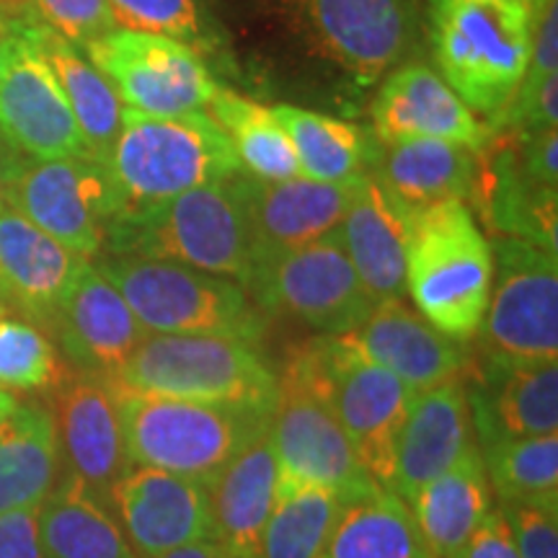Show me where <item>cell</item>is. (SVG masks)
Here are the masks:
<instances>
[{"mask_svg": "<svg viewBox=\"0 0 558 558\" xmlns=\"http://www.w3.org/2000/svg\"><path fill=\"white\" fill-rule=\"evenodd\" d=\"M262 311H282L324 337H344L375 308L349 262L339 230L279 256L248 282Z\"/></svg>", "mask_w": 558, "mask_h": 558, "instance_id": "cell-13", "label": "cell"}, {"mask_svg": "<svg viewBox=\"0 0 558 558\" xmlns=\"http://www.w3.org/2000/svg\"><path fill=\"white\" fill-rule=\"evenodd\" d=\"M512 527L520 558H558V509L499 505Z\"/></svg>", "mask_w": 558, "mask_h": 558, "instance_id": "cell-41", "label": "cell"}, {"mask_svg": "<svg viewBox=\"0 0 558 558\" xmlns=\"http://www.w3.org/2000/svg\"><path fill=\"white\" fill-rule=\"evenodd\" d=\"M486 163L478 158L476 184L484 220L505 239L530 241L558 254V199L554 186H543L522 169L514 140H488Z\"/></svg>", "mask_w": 558, "mask_h": 558, "instance_id": "cell-27", "label": "cell"}, {"mask_svg": "<svg viewBox=\"0 0 558 558\" xmlns=\"http://www.w3.org/2000/svg\"><path fill=\"white\" fill-rule=\"evenodd\" d=\"M492 259V292L476 333L478 357L558 362V254L499 235Z\"/></svg>", "mask_w": 558, "mask_h": 558, "instance_id": "cell-9", "label": "cell"}, {"mask_svg": "<svg viewBox=\"0 0 558 558\" xmlns=\"http://www.w3.org/2000/svg\"><path fill=\"white\" fill-rule=\"evenodd\" d=\"M514 148L527 177L543 186L558 190V135L556 130L533 132V135H514Z\"/></svg>", "mask_w": 558, "mask_h": 558, "instance_id": "cell-44", "label": "cell"}, {"mask_svg": "<svg viewBox=\"0 0 558 558\" xmlns=\"http://www.w3.org/2000/svg\"><path fill=\"white\" fill-rule=\"evenodd\" d=\"M60 478V442L47 403L19 401L0 422V514L45 501Z\"/></svg>", "mask_w": 558, "mask_h": 558, "instance_id": "cell-29", "label": "cell"}, {"mask_svg": "<svg viewBox=\"0 0 558 558\" xmlns=\"http://www.w3.org/2000/svg\"><path fill=\"white\" fill-rule=\"evenodd\" d=\"M478 450L499 505L558 509V435L507 439Z\"/></svg>", "mask_w": 558, "mask_h": 558, "instance_id": "cell-37", "label": "cell"}, {"mask_svg": "<svg viewBox=\"0 0 558 558\" xmlns=\"http://www.w3.org/2000/svg\"><path fill=\"white\" fill-rule=\"evenodd\" d=\"M156 558H233V556H230L218 541L207 538V541L190 543V546L173 548V550H169V554L156 556Z\"/></svg>", "mask_w": 558, "mask_h": 558, "instance_id": "cell-45", "label": "cell"}, {"mask_svg": "<svg viewBox=\"0 0 558 558\" xmlns=\"http://www.w3.org/2000/svg\"><path fill=\"white\" fill-rule=\"evenodd\" d=\"M50 390V411L60 442V473L78 481L109 507L111 488L132 469L114 388L109 380L65 369Z\"/></svg>", "mask_w": 558, "mask_h": 558, "instance_id": "cell-16", "label": "cell"}, {"mask_svg": "<svg viewBox=\"0 0 558 558\" xmlns=\"http://www.w3.org/2000/svg\"><path fill=\"white\" fill-rule=\"evenodd\" d=\"M16 156H9V153L3 150V145H0V205L5 202V181H9V171H11V163Z\"/></svg>", "mask_w": 558, "mask_h": 558, "instance_id": "cell-47", "label": "cell"}, {"mask_svg": "<svg viewBox=\"0 0 558 558\" xmlns=\"http://www.w3.org/2000/svg\"><path fill=\"white\" fill-rule=\"evenodd\" d=\"M277 488L279 469L267 432L207 484L213 541H218L233 558H259L262 535L275 509Z\"/></svg>", "mask_w": 558, "mask_h": 558, "instance_id": "cell-28", "label": "cell"}, {"mask_svg": "<svg viewBox=\"0 0 558 558\" xmlns=\"http://www.w3.org/2000/svg\"><path fill=\"white\" fill-rule=\"evenodd\" d=\"M375 365L393 373L411 393H422L469 373L471 354L403 300L378 303L354 331L344 333Z\"/></svg>", "mask_w": 558, "mask_h": 558, "instance_id": "cell-21", "label": "cell"}, {"mask_svg": "<svg viewBox=\"0 0 558 558\" xmlns=\"http://www.w3.org/2000/svg\"><path fill=\"white\" fill-rule=\"evenodd\" d=\"M409 507L432 554L437 558L456 554L494 507L478 445L473 442L448 471L418 488Z\"/></svg>", "mask_w": 558, "mask_h": 558, "instance_id": "cell-30", "label": "cell"}, {"mask_svg": "<svg viewBox=\"0 0 558 558\" xmlns=\"http://www.w3.org/2000/svg\"><path fill=\"white\" fill-rule=\"evenodd\" d=\"M207 114L226 132L241 160V169H246L251 177L267 181L300 177L290 140L271 109L228 88H218L207 104Z\"/></svg>", "mask_w": 558, "mask_h": 558, "instance_id": "cell-35", "label": "cell"}, {"mask_svg": "<svg viewBox=\"0 0 558 558\" xmlns=\"http://www.w3.org/2000/svg\"><path fill=\"white\" fill-rule=\"evenodd\" d=\"M3 313H9V305H5V300L0 298V316H3Z\"/></svg>", "mask_w": 558, "mask_h": 558, "instance_id": "cell-50", "label": "cell"}, {"mask_svg": "<svg viewBox=\"0 0 558 558\" xmlns=\"http://www.w3.org/2000/svg\"><path fill=\"white\" fill-rule=\"evenodd\" d=\"M465 386L478 448L558 435V362L476 357Z\"/></svg>", "mask_w": 558, "mask_h": 558, "instance_id": "cell-19", "label": "cell"}, {"mask_svg": "<svg viewBox=\"0 0 558 558\" xmlns=\"http://www.w3.org/2000/svg\"><path fill=\"white\" fill-rule=\"evenodd\" d=\"M107 171L122 218L243 169L228 135L207 111L160 117L122 107Z\"/></svg>", "mask_w": 558, "mask_h": 558, "instance_id": "cell-3", "label": "cell"}, {"mask_svg": "<svg viewBox=\"0 0 558 558\" xmlns=\"http://www.w3.org/2000/svg\"><path fill=\"white\" fill-rule=\"evenodd\" d=\"M271 114L290 140L303 179L341 184L367 171L375 143L373 132L290 104L271 107Z\"/></svg>", "mask_w": 558, "mask_h": 558, "instance_id": "cell-34", "label": "cell"}, {"mask_svg": "<svg viewBox=\"0 0 558 558\" xmlns=\"http://www.w3.org/2000/svg\"><path fill=\"white\" fill-rule=\"evenodd\" d=\"M239 173L122 215L111 222L104 254L184 264L246 290L251 235Z\"/></svg>", "mask_w": 558, "mask_h": 558, "instance_id": "cell-1", "label": "cell"}, {"mask_svg": "<svg viewBox=\"0 0 558 558\" xmlns=\"http://www.w3.org/2000/svg\"><path fill=\"white\" fill-rule=\"evenodd\" d=\"M432 50L445 83L488 130L525 78L527 0H432Z\"/></svg>", "mask_w": 558, "mask_h": 558, "instance_id": "cell-5", "label": "cell"}, {"mask_svg": "<svg viewBox=\"0 0 558 558\" xmlns=\"http://www.w3.org/2000/svg\"><path fill=\"white\" fill-rule=\"evenodd\" d=\"M344 505L329 488L279 486L259 558H320Z\"/></svg>", "mask_w": 558, "mask_h": 558, "instance_id": "cell-36", "label": "cell"}, {"mask_svg": "<svg viewBox=\"0 0 558 558\" xmlns=\"http://www.w3.org/2000/svg\"><path fill=\"white\" fill-rule=\"evenodd\" d=\"M450 558H520L512 538V527H509L499 505L492 507V512L476 527V533Z\"/></svg>", "mask_w": 558, "mask_h": 558, "instance_id": "cell-43", "label": "cell"}, {"mask_svg": "<svg viewBox=\"0 0 558 558\" xmlns=\"http://www.w3.org/2000/svg\"><path fill=\"white\" fill-rule=\"evenodd\" d=\"M34 41L73 109L88 156L107 166L122 128V101L114 86L104 78L81 47L47 29L41 21H34Z\"/></svg>", "mask_w": 558, "mask_h": 558, "instance_id": "cell-31", "label": "cell"}, {"mask_svg": "<svg viewBox=\"0 0 558 558\" xmlns=\"http://www.w3.org/2000/svg\"><path fill=\"white\" fill-rule=\"evenodd\" d=\"M284 19L318 58L373 86L414 37L411 0H282Z\"/></svg>", "mask_w": 558, "mask_h": 558, "instance_id": "cell-14", "label": "cell"}, {"mask_svg": "<svg viewBox=\"0 0 558 558\" xmlns=\"http://www.w3.org/2000/svg\"><path fill=\"white\" fill-rule=\"evenodd\" d=\"M50 331L73 369L101 380H114L140 341L148 337L94 262L83 264L70 282Z\"/></svg>", "mask_w": 558, "mask_h": 558, "instance_id": "cell-20", "label": "cell"}, {"mask_svg": "<svg viewBox=\"0 0 558 558\" xmlns=\"http://www.w3.org/2000/svg\"><path fill=\"white\" fill-rule=\"evenodd\" d=\"M269 442L279 469V486L329 488L344 501L383 488L362 469L357 452L326 403L290 367L277 373Z\"/></svg>", "mask_w": 558, "mask_h": 558, "instance_id": "cell-11", "label": "cell"}, {"mask_svg": "<svg viewBox=\"0 0 558 558\" xmlns=\"http://www.w3.org/2000/svg\"><path fill=\"white\" fill-rule=\"evenodd\" d=\"M409 220L411 213L396 205L369 173L354 179L352 202L337 230L375 305L407 295Z\"/></svg>", "mask_w": 558, "mask_h": 558, "instance_id": "cell-25", "label": "cell"}, {"mask_svg": "<svg viewBox=\"0 0 558 558\" xmlns=\"http://www.w3.org/2000/svg\"><path fill=\"white\" fill-rule=\"evenodd\" d=\"M239 179L248 215L251 279L279 256L333 233L354 192V179L341 184L303 177L267 181L243 171Z\"/></svg>", "mask_w": 558, "mask_h": 558, "instance_id": "cell-17", "label": "cell"}, {"mask_svg": "<svg viewBox=\"0 0 558 558\" xmlns=\"http://www.w3.org/2000/svg\"><path fill=\"white\" fill-rule=\"evenodd\" d=\"M26 16H29V13H26ZM26 16H13V13L0 11V73H3L5 60H9L13 39H16V32H19V24Z\"/></svg>", "mask_w": 558, "mask_h": 558, "instance_id": "cell-46", "label": "cell"}, {"mask_svg": "<svg viewBox=\"0 0 558 558\" xmlns=\"http://www.w3.org/2000/svg\"><path fill=\"white\" fill-rule=\"evenodd\" d=\"M83 52L114 86L122 107L143 114L202 111L220 88L192 47L160 34L114 26Z\"/></svg>", "mask_w": 558, "mask_h": 558, "instance_id": "cell-12", "label": "cell"}, {"mask_svg": "<svg viewBox=\"0 0 558 558\" xmlns=\"http://www.w3.org/2000/svg\"><path fill=\"white\" fill-rule=\"evenodd\" d=\"M473 442L463 378L414 393L396 437L388 492L409 505L418 488L448 471Z\"/></svg>", "mask_w": 558, "mask_h": 558, "instance_id": "cell-22", "label": "cell"}, {"mask_svg": "<svg viewBox=\"0 0 558 558\" xmlns=\"http://www.w3.org/2000/svg\"><path fill=\"white\" fill-rule=\"evenodd\" d=\"M86 262L11 205H0V298L9 311L50 331L70 282Z\"/></svg>", "mask_w": 558, "mask_h": 558, "instance_id": "cell-24", "label": "cell"}, {"mask_svg": "<svg viewBox=\"0 0 558 558\" xmlns=\"http://www.w3.org/2000/svg\"><path fill=\"white\" fill-rule=\"evenodd\" d=\"M39 541L45 558H137L114 512L65 473L39 505Z\"/></svg>", "mask_w": 558, "mask_h": 558, "instance_id": "cell-32", "label": "cell"}, {"mask_svg": "<svg viewBox=\"0 0 558 558\" xmlns=\"http://www.w3.org/2000/svg\"><path fill=\"white\" fill-rule=\"evenodd\" d=\"M109 507L137 558L213 538L207 484L179 473L132 465L111 488Z\"/></svg>", "mask_w": 558, "mask_h": 558, "instance_id": "cell-18", "label": "cell"}, {"mask_svg": "<svg viewBox=\"0 0 558 558\" xmlns=\"http://www.w3.org/2000/svg\"><path fill=\"white\" fill-rule=\"evenodd\" d=\"M114 24L122 29L160 34L194 52H218L226 45L220 21L209 0H107Z\"/></svg>", "mask_w": 558, "mask_h": 558, "instance_id": "cell-38", "label": "cell"}, {"mask_svg": "<svg viewBox=\"0 0 558 558\" xmlns=\"http://www.w3.org/2000/svg\"><path fill=\"white\" fill-rule=\"evenodd\" d=\"M0 11L13 13V16H26V13H32V0H0Z\"/></svg>", "mask_w": 558, "mask_h": 558, "instance_id": "cell-48", "label": "cell"}, {"mask_svg": "<svg viewBox=\"0 0 558 558\" xmlns=\"http://www.w3.org/2000/svg\"><path fill=\"white\" fill-rule=\"evenodd\" d=\"M320 558H437L414 512L388 488L347 501Z\"/></svg>", "mask_w": 558, "mask_h": 558, "instance_id": "cell-33", "label": "cell"}, {"mask_svg": "<svg viewBox=\"0 0 558 558\" xmlns=\"http://www.w3.org/2000/svg\"><path fill=\"white\" fill-rule=\"evenodd\" d=\"M58 349L29 320L0 318V386L9 390L52 388L62 378Z\"/></svg>", "mask_w": 558, "mask_h": 558, "instance_id": "cell-39", "label": "cell"}, {"mask_svg": "<svg viewBox=\"0 0 558 558\" xmlns=\"http://www.w3.org/2000/svg\"><path fill=\"white\" fill-rule=\"evenodd\" d=\"M109 383L137 393L264 411L277 401L275 367L256 344L230 337L148 333Z\"/></svg>", "mask_w": 558, "mask_h": 558, "instance_id": "cell-8", "label": "cell"}, {"mask_svg": "<svg viewBox=\"0 0 558 558\" xmlns=\"http://www.w3.org/2000/svg\"><path fill=\"white\" fill-rule=\"evenodd\" d=\"M284 367L326 403L369 478L390 488L396 437L414 393L347 337L320 333L300 344Z\"/></svg>", "mask_w": 558, "mask_h": 558, "instance_id": "cell-6", "label": "cell"}, {"mask_svg": "<svg viewBox=\"0 0 558 558\" xmlns=\"http://www.w3.org/2000/svg\"><path fill=\"white\" fill-rule=\"evenodd\" d=\"M492 243L463 199L437 202L409 220L407 292L435 329L476 339L492 292Z\"/></svg>", "mask_w": 558, "mask_h": 558, "instance_id": "cell-4", "label": "cell"}, {"mask_svg": "<svg viewBox=\"0 0 558 558\" xmlns=\"http://www.w3.org/2000/svg\"><path fill=\"white\" fill-rule=\"evenodd\" d=\"M32 13L81 50L117 26L107 0H32Z\"/></svg>", "mask_w": 558, "mask_h": 558, "instance_id": "cell-40", "label": "cell"}, {"mask_svg": "<svg viewBox=\"0 0 558 558\" xmlns=\"http://www.w3.org/2000/svg\"><path fill=\"white\" fill-rule=\"evenodd\" d=\"M5 205L32 220L54 241L94 262L104 254L120 197L107 166L94 158H13Z\"/></svg>", "mask_w": 558, "mask_h": 558, "instance_id": "cell-10", "label": "cell"}, {"mask_svg": "<svg viewBox=\"0 0 558 558\" xmlns=\"http://www.w3.org/2000/svg\"><path fill=\"white\" fill-rule=\"evenodd\" d=\"M94 267L114 284L148 333L230 337L251 344L262 339V308L233 279L122 254H104Z\"/></svg>", "mask_w": 558, "mask_h": 558, "instance_id": "cell-7", "label": "cell"}, {"mask_svg": "<svg viewBox=\"0 0 558 558\" xmlns=\"http://www.w3.org/2000/svg\"><path fill=\"white\" fill-rule=\"evenodd\" d=\"M375 135V132H373ZM390 199L407 213L437 202L471 197L478 173V153L450 140L375 137L367 171Z\"/></svg>", "mask_w": 558, "mask_h": 558, "instance_id": "cell-26", "label": "cell"}, {"mask_svg": "<svg viewBox=\"0 0 558 558\" xmlns=\"http://www.w3.org/2000/svg\"><path fill=\"white\" fill-rule=\"evenodd\" d=\"M34 21L29 13L19 24L0 73V137L34 160L90 158L73 109L34 41Z\"/></svg>", "mask_w": 558, "mask_h": 558, "instance_id": "cell-15", "label": "cell"}, {"mask_svg": "<svg viewBox=\"0 0 558 558\" xmlns=\"http://www.w3.org/2000/svg\"><path fill=\"white\" fill-rule=\"evenodd\" d=\"M0 558H45L39 541V505L0 514Z\"/></svg>", "mask_w": 558, "mask_h": 558, "instance_id": "cell-42", "label": "cell"}, {"mask_svg": "<svg viewBox=\"0 0 558 558\" xmlns=\"http://www.w3.org/2000/svg\"><path fill=\"white\" fill-rule=\"evenodd\" d=\"M114 396L130 463L202 484H209L230 460L259 442L271 424V411L254 407L169 399L124 388H114Z\"/></svg>", "mask_w": 558, "mask_h": 558, "instance_id": "cell-2", "label": "cell"}, {"mask_svg": "<svg viewBox=\"0 0 558 558\" xmlns=\"http://www.w3.org/2000/svg\"><path fill=\"white\" fill-rule=\"evenodd\" d=\"M378 140H450L481 153L492 140L488 124L458 99V94L427 65H403L383 83L373 107Z\"/></svg>", "mask_w": 558, "mask_h": 558, "instance_id": "cell-23", "label": "cell"}, {"mask_svg": "<svg viewBox=\"0 0 558 558\" xmlns=\"http://www.w3.org/2000/svg\"><path fill=\"white\" fill-rule=\"evenodd\" d=\"M16 403H19V399L13 396V390L0 386V422H3V418L9 416L13 409H16Z\"/></svg>", "mask_w": 558, "mask_h": 558, "instance_id": "cell-49", "label": "cell"}]
</instances>
